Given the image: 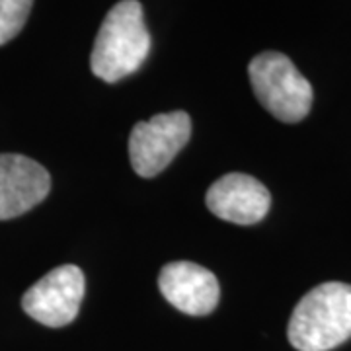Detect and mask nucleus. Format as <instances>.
I'll return each instance as SVG.
<instances>
[{
    "label": "nucleus",
    "mask_w": 351,
    "mask_h": 351,
    "mask_svg": "<svg viewBox=\"0 0 351 351\" xmlns=\"http://www.w3.org/2000/svg\"><path fill=\"white\" fill-rule=\"evenodd\" d=\"M51 176L24 154H0V221L27 213L49 195Z\"/></svg>",
    "instance_id": "6e6552de"
},
{
    "label": "nucleus",
    "mask_w": 351,
    "mask_h": 351,
    "mask_svg": "<svg viewBox=\"0 0 351 351\" xmlns=\"http://www.w3.org/2000/svg\"><path fill=\"white\" fill-rule=\"evenodd\" d=\"M250 84L263 108L283 123H299L313 108V86L287 55L263 51L248 64Z\"/></svg>",
    "instance_id": "7ed1b4c3"
},
{
    "label": "nucleus",
    "mask_w": 351,
    "mask_h": 351,
    "mask_svg": "<svg viewBox=\"0 0 351 351\" xmlns=\"http://www.w3.org/2000/svg\"><path fill=\"white\" fill-rule=\"evenodd\" d=\"M151 51V34L138 0H121L104 18L90 57L92 73L104 82H119L137 73Z\"/></svg>",
    "instance_id": "f257e3e1"
},
{
    "label": "nucleus",
    "mask_w": 351,
    "mask_h": 351,
    "mask_svg": "<svg viewBox=\"0 0 351 351\" xmlns=\"http://www.w3.org/2000/svg\"><path fill=\"white\" fill-rule=\"evenodd\" d=\"M86 291V279L75 263L51 269L34 283L22 297V308L29 318L49 328L71 324L80 311Z\"/></svg>",
    "instance_id": "39448f33"
},
{
    "label": "nucleus",
    "mask_w": 351,
    "mask_h": 351,
    "mask_svg": "<svg viewBox=\"0 0 351 351\" xmlns=\"http://www.w3.org/2000/svg\"><path fill=\"white\" fill-rule=\"evenodd\" d=\"M287 336L299 351H330L351 338V285L328 281L308 291L289 320Z\"/></svg>",
    "instance_id": "f03ea898"
},
{
    "label": "nucleus",
    "mask_w": 351,
    "mask_h": 351,
    "mask_svg": "<svg viewBox=\"0 0 351 351\" xmlns=\"http://www.w3.org/2000/svg\"><path fill=\"white\" fill-rule=\"evenodd\" d=\"M34 0H0V45L14 39L27 22Z\"/></svg>",
    "instance_id": "1a4fd4ad"
},
{
    "label": "nucleus",
    "mask_w": 351,
    "mask_h": 351,
    "mask_svg": "<svg viewBox=\"0 0 351 351\" xmlns=\"http://www.w3.org/2000/svg\"><path fill=\"white\" fill-rule=\"evenodd\" d=\"M207 209L232 225H256L271 207L269 189L254 176L230 172L215 182L205 195Z\"/></svg>",
    "instance_id": "423d86ee"
},
{
    "label": "nucleus",
    "mask_w": 351,
    "mask_h": 351,
    "mask_svg": "<svg viewBox=\"0 0 351 351\" xmlns=\"http://www.w3.org/2000/svg\"><path fill=\"white\" fill-rule=\"evenodd\" d=\"M162 297L180 313L207 316L217 308L221 289L213 271L193 262H170L158 276Z\"/></svg>",
    "instance_id": "0eeeda50"
},
{
    "label": "nucleus",
    "mask_w": 351,
    "mask_h": 351,
    "mask_svg": "<svg viewBox=\"0 0 351 351\" xmlns=\"http://www.w3.org/2000/svg\"><path fill=\"white\" fill-rule=\"evenodd\" d=\"M191 137V117L178 110L138 121L129 135V160L141 178H154L168 168Z\"/></svg>",
    "instance_id": "20e7f679"
}]
</instances>
